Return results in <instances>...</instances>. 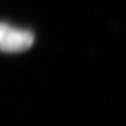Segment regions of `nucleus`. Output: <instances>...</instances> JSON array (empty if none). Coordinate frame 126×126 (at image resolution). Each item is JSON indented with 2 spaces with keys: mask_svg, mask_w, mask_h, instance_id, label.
Returning <instances> with one entry per match:
<instances>
[{
  "mask_svg": "<svg viewBox=\"0 0 126 126\" xmlns=\"http://www.w3.org/2000/svg\"><path fill=\"white\" fill-rule=\"evenodd\" d=\"M33 41V34L29 31L13 29L10 27L5 38L0 45V50L9 53L22 52L32 46Z\"/></svg>",
  "mask_w": 126,
  "mask_h": 126,
  "instance_id": "1",
  "label": "nucleus"
},
{
  "mask_svg": "<svg viewBox=\"0 0 126 126\" xmlns=\"http://www.w3.org/2000/svg\"><path fill=\"white\" fill-rule=\"evenodd\" d=\"M10 27L7 25V24H4V23H0V45H1L3 39L5 38L7 32L9 31Z\"/></svg>",
  "mask_w": 126,
  "mask_h": 126,
  "instance_id": "2",
  "label": "nucleus"
}]
</instances>
